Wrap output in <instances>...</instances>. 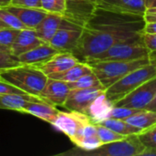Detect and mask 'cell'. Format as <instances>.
Returning a JSON list of instances; mask_svg holds the SVG:
<instances>
[{
	"instance_id": "6da1fadb",
	"label": "cell",
	"mask_w": 156,
	"mask_h": 156,
	"mask_svg": "<svg viewBox=\"0 0 156 156\" xmlns=\"http://www.w3.org/2000/svg\"><path fill=\"white\" fill-rule=\"evenodd\" d=\"M144 25L142 16L97 6L71 53L80 61L87 62L115 44L141 37Z\"/></svg>"
},
{
	"instance_id": "7a4b0ae2",
	"label": "cell",
	"mask_w": 156,
	"mask_h": 156,
	"mask_svg": "<svg viewBox=\"0 0 156 156\" xmlns=\"http://www.w3.org/2000/svg\"><path fill=\"white\" fill-rule=\"evenodd\" d=\"M0 80L27 94L39 97L47 83L48 76L36 66L19 64L0 69Z\"/></svg>"
},
{
	"instance_id": "3957f363",
	"label": "cell",
	"mask_w": 156,
	"mask_h": 156,
	"mask_svg": "<svg viewBox=\"0 0 156 156\" xmlns=\"http://www.w3.org/2000/svg\"><path fill=\"white\" fill-rule=\"evenodd\" d=\"M87 63L90 65L93 73L106 90L133 70L150 63V61L149 58H145L132 61L96 60Z\"/></svg>"
},
{
	"instance_id": "277c9868",
	"label": "cell",
	"mask_w": 156,
	"mask_h": 156,
	"mask_svg": "<svg viewBox=\"0 0 156 156\" xmlns=\"http://www.w3.org/2000/svg\"><path fill=\"white\" fill-rule=\"evenodd\" d=\"M145 149L146 148L140 141L138 135H130L121 141L104 144L91 151H84L78 148L62 153L59 155L142 156Z\"/></svg>"
},
{
	"instance_id": "5b68a950",
	"label": "cell",
	"mask_w": 156,
	"mask_h": 156,
	"mask_svg": "<svg viewBox=\"0 0 156 156\" xmlns=\"http://www.w3.org/2000/svg\"><path fill=\"white\" fill-rule=\"evenodd\" d=\"M155 76L156 64L148 63L133 70L119 81L106 89L105 94L111 101L115 102Z\"/></svg>"
},
{
	"instance_id": "8992f818",
	"label": "cell",
	"mask_w": 156,
	"mask_h": 156,
	"mask_svg": "<svg viewBox=\"0 0 156 156\" xmlns=\"http://www.w3.org/2000/svg\"><path fill=\"white\" fill-rule=\"evenodd\" d=\"M149 53L150 51L145 47L142 36L139 38L115 44L110 47L102 53L90 58L87 62L96 61V60L132 61V60H137V59L148 58Z\"/></svg>"
},
{
	"instance_id": "52a82bcc",
	"label": "cell",
	"mask_w": 156,
	"mask_h": 156,
	"mask_svg": "<svg viewBox=\"0 0 156 156\" xmlns=\"http://www.w3.org/2000/svg\"><path fill=\"white\" fill-rule=\"evenodd\" d=\"M90 122H92L85 113L75 111H69V112L59 111L51 124L57 130L67 135L74 144L81 130Z\"/></svg>"
},
{
	"instance_id": "ba28073f",
	"label": "cell",
	"mask_w": 156,
	"mask_h": 156,
	"mask_svg": "<svg viewBox=\"0 0 156 156\" xmlns=\"http://www.w3.org/2000/svg\"><path fill=\"white\" fill-rule=\"evenodd\" d=\"M156 94V76L136 88L124 98L113 102V106L144 110Z\"/></svg>"
},
{
	"instance_id": "9c48e42d",
	"label": "cell",
	"mask_w": 156,
	"mask_h": 156,
	"mask_svg": "<svg viewBox=\"0 0 156 156\" xmlns=\"http://www.w3.org/2000/svg\"><path fill=\"white\" fill-rule=\"evenodd\" d=\"M82 28V27L64 18L61 27L55 33L48 44L58 51L71 52L78 44Z\"/></svg>"
},
{
	"instance_id": "30bf717a",
	"label": "cell",
	"mask_w": 156,
	"mask_h": 156,
	"mask_svg": "<svg viewBox=\"0 0 156 156\" xmlns=\"http://www.w3.org/2000/svg\"><path fill=\"white\" fill-rule=\"evenodd\" d=\"M105 90H106L104 88L101 87L70 90L63 107H65L68 111L86 113L91 102Z\"/></svg>"
},
{
	"instance_id": "8fae6325",
	"label": "cell",
	"mask_w": 156,
	"mask_h": 156,
	"mask_svg": "<svg viewBox=\"0 0 156 156\" xmlns=\"http://www.w3.org/2000/svg\"><path fill=\"white\" fill-rule=\"evenodd\" d=\"M69 91L70 90L67 82L48 78L47 83L41 91L39 98L52 105L63 106Z\"/></svg>"
},
{
	"instance_id": "7c38bea8",
	"label": "cell",
	"mask_w": 156,
	"mask_h": 156,
	"mask_svg": "<svg viewBox=\"0 0 156 156\" xmlns=\"http://www.w3.org/2000/svg\"><path fill=\"white\" fill-rule=\"evenodd\" d=\"M78 62H80V60L71 52L58 51L48 60L36 67H37L43 73H45L48 77L52 74L63 72L77 64Z\"/></svg>"
},
{
	"instance_id": "4fadbf2b",
	"label": "cell",
	"mask_w": 156,
	"mask_h": 156,
	"mask_svg": "<svg viewBox=\"0 0 156 156\" xmlns=\"http://www.w3.org/2000/svg\"><path fill=\"white\" fill-rule=\"evenodd\" d=\"M42 44H45V42L37 36L35 29L25 28L19 30L16 37L9 48V53L17 57Z\"/></svg>"
},
{
	"instance_id": "5bb4252c",
	"label": "cell",
	"mask_w": 156,
	"mask_h": 156,
	"mask_svg": "<svg viewBox=\"0 0 156 156\" xmlns=\"http://www.w3.org/2000/svg\"><path fill=\"white\" fill-rule=\"evenodd\" d=\"M98 7L142 16L146 9L144 0H100Z\"/></svg>"
},
{
	"instance_id": "9a60e30c",
	"label": "cell",
	"mask_w": 156,
	"mask_h": 156,
	"mask_svg": "<svg viewBox=\"0 0 156 156\" xmlns=\"http://www.w3.org/2000/svg\"><path fill=\"white\" fill-rule=\"evenodd\" d=\"M5 7L10 12H12L27 28L33 29H35L48 14V12L42 8L23 7L12 5H9Z\"/></svg>"
},
{
	"instance_id": "2e32d148",
	"label": "cell",
	"mask_w": 156,
	"mask_h": 156,
	"mask_svg": "<svg viewBox=\"0 0 156 156\" xmlns=\"http://www.w3.org/2000/svg\"><path fill=\"white\" fill-rule=\"evenodd\" d=\"M58 52V49L50 46L48 43H45L17 56L16 58L20 64L39 66L48 60Z\"/></svg>"
},
{
	"instance_id": "e0dca14e",
	"label": "cell",
	"mask_w": 156,
	"mask_h": 156,
	"mask_svg": "<svg viewBox=\"0 0 156 156\" xmlns=\"http://www.w3.org/2000/svg\"><path fill=\"white\" fill-rule=\"evenodd\" d=\"M58 112L59 111L56 108L55 105H52L45 101L41 98L36 101H28L21 111V112L23 113H28L34 115L37 118L45 121L50 124L56 118Z\"/></svg>"
},
{
	"instance_id": "ac0fdd59",
	"label": "cell",
	"mask_w": 156,
	"mask_h": 156,
	"mask_svg": "<svg viewBox=\"0 0 156 156\" xmlns=\"http://www.w3.org/2000/svg\"><path fill=\"white\" fill-rule=\"evenodd\" d=\"M112 107L113 102L107 98L104 91L91 102L85 114L90 118L93 123H99L109 118Z\"/></svg>"
},
{
	"instance_id": "d6986e66",
	"label": "cell",
	"mask_w": 156,
	"mask_h": 156,
	"mask_svg": "<svg viewBox=\"0 0 156 156\" xmlns=\"http://www.w3.org/2000/svg\"><path fill=\"white\" fill-rule=\"evenodd\" d=\"M64 17L60 15L48 13L42 22L35 28L37 36L45 43H49L55 33L61 27Z\"/></svg>"
},
{
	"instance_id": "ffe728a7",
	"label": "cell",
	"mask_w": 156,
	"mask_h": 156,
	"mask_svg": "<svg viewBox=\"0 0 156 156\" xmlns=\"http://www.w3.org/2000/svg\"><path fill=\"white\" fill-rule=\"evenodd\" d=\"M39 97L29 94L0 93V109L13 110L21 112L25 105L30 101H36Z\"/></svg>"
},
{
	"instance_id": "44dd1931",
	"label": "cell",
	"mask_w": 156,
	"mask_h": 156,
	"mask_svg": "<svg viewBox=\"0 0 156 156\" xmlns=\"http://www.w3.org/2000/svg\"><path fill=\"white\" fill-rule=\"evenodd\" d=\"M92 72H93L92 69L89 63L84 62V61H80L77 64H75L74 66H72L71 68H69V69H67L63 72L49 75L48 78L59 80L65 81L67 83H69V82H73V81L77 80L78 79H80V77H82L86 74H90Z\"/></svg>"
},
{
	"instance_id": "7402d4cb",
	"label": "cell",
	"mask_w": 156,
	"mask_h": 156,
	"mask_svg": "<svg viewBox=\"0 0 156 156\" xmlns=\"http://www.w3.org/2000/svg\"><path fill=\"white\" fill-rule=\"evenodd\" d=\"M129 124L143 130L144 132L156 126V112L140 110L124 120Z\"/></svg>"
},
{
	"instance_id": "603a6c76",
	"label": "cell",
	"mask_w": 156,
	"mask_h": 156,
	"mask_svg": "<svg viewBox=\"0 0 156 156\" xmlns=\"http://www.w3.org/2000/svg\"><path fill=\"white\" fill-rule=\"evenodd\" d=\"M99 124L103 125L122 135L124 136H130V135H139L142 133H144L143 130L136 128L131 124H129L124 120L120 119H114V118H108L101 122Z\"/></svg>"
},
{
	"instance_id": "cb8c5ba5",
	"label": "cell",
	"mask_w": 156,
	"mask_h": 156,
	"mask_svg": "<svg viewBox=\"0 0 156 156\" xmlns=\"http://www.w3.org/2000/svg\"><path fill=\"white\" fill-rule=\"evenodd\" d=\"M68 86L69 90H79V89H89V88H94V87H101L104 88L102 84L101 83L98 77L92 72L90 74H86L77 80L73 82L68 83Z\"/></svg>"
},
{
	"instance_id": "d4e9b609",
	"label": "cell",
	"mask_w": 156,
	"mask_h": 156,
	"mask_svg": "<svg viewBox=\"0 0 156 156\" xmlns=\"http://www.w3.org/2000/svg\"><path fill=\"white\" fill-rule=\"evenodd\" d=\"M95 124H96V128H97L98 136H99L101 142L102 143V144L121 141L127 137V136L122 135V134H120L103 125H101L99 123H95Z\"/></svg>"
},
{
	"instance_id": "484cf974",
	"label": "cell",
	"mask_w": 156,
	"mask_h": 156,
	"mask_svg": "<svg viewBox=\"0 0 156 156\" xmlns=\"http://www.w3.org/2000/svg\"><path fill=\"white\" fill-rule=\"evenodd\" d=\"M0 20L8 27H12L17 30L27 28L12 12L5 7H0Z\"/></svg>"
},
{
	"instance_id": "4316f807",
	"label": "cell",
	"mask_w": 156,
	"mask_h": 156,
	"mask_svg": "<svg viewBox=\"0 0 156 156\" xmlns=\"http://www.w3.org/2000/svg\"><path fill=\"white\" fill-rule=\"evenodd\" d=\"M41 7L48 13L63 16L67 8V0H41Z\"/></svg>"
},
{
	"instance_id": "83f0119b",
	"label": "cell",
	"mask_w": 156,
	"mask_h": 156,
	"mask_svg": "<svg viewBox=\"0 0 156 156\" xmlns=\"http://www.w3.org/2000/svg\"><path fill=\"white\" fill-rule=\"evenodd\" d=\"M138 137L146 149L156 151V126L142 133Z\"/></svg>"
},
{
	"instance_id": "f1b7e54d",
	"label": "cell",
	"mask_w": 156,
	"mask_h": 156,
	"mask_svg": "<svg viewBox=\"0 0 156 156\" xmlns=\"http://www.w3.org/2000/svg\"><path fill=\"white\" fill-rule=\"evenodd\" d=\"M19 30L12 27H3L0 29V45L3 47L10 48L15 38L16 37Z\"/></svg>"
},
{
	"instance_id": "f546056e",
	"label": "cell",
	"mask_w": 156,
	"mask_h": 156,
	"mask_svg": "<svg viewBox=\"0 0 156 156\" xmlns=\"http://www.w3.org/2000/svg\"><path fill=\"white\" fill-rule=\"evenodd\" d=\"M140 110L138 109H131V108H124V107H116L113 106L112 111L110 112L109 118L125 120L128 117L132 116L133 114L138 112Z\"/></svg>"
},
{
	"instance_id": "4dcf8cb0",
	"label": "cell",
	"mask_w": 156,
	"mask_h": 156,
	"mask_svg": "<svg viewBox=\"0 0 156 156\" xmlns=\"http://www.w3.org/2000/svg\"><path fill=\"white\" fill-rule=\"evenodd\" d=\"M19 61L17 58L10 54L9 52L0 51V69L3 68H9L13 66L19 65Z\"/></svg>"
},
{
	"instance_id": "1f68e13d",
	"label": "cell",
	"mask_w": 156,
	"mask_h": 156,
	"mask_svg": "<svg viewBox=\"0 0 156 156\" xmlns=\"http://www.w3.org/2000/svg\"><path fill=\"white\" fill-rule=\"evenodd\" d=\"M10 5L16 6H23V7L42 8L41 0H11Z\"/></svg>"
},
{
	"instance_id": "d6a6232c",
	"label": "cell",
	"mask_w": 156,
	"mask_h": 156,
	"mask_svg": "<svg viewBox=\"0 0 156 156\" xmlns=\"http://www.w3.org/2000/svg\"><path fill=\"white\" fill-rule=\"evenodd\" d=\"M143 40L150 52L156 50V33H143Z\"/></svg>"
},
{
	"instance_id": "836d02e7",
	"label": "cell",
	"mask_w": 156,
	"mask_h": 156,
	"mask_svg": "<svg viewBox=\"0 0 156 156\" xmlns=\"http://www.w3.org/2000/svg\"><path fill=\"white\" fill-rule=\"evenodd\" d=\"M0 93H17V94H27L17 88L10 85L9 83L0 80Z\"/></svg>"
},
{
	"instance_id": "e575fe53",
	"label": "cell",
	"mask_w": 156,
	"mask_h": 156,
	"mask_svg": "<svg viewBox=\"0 0 156 156\" xmlns=\"http://www.w3.org/2000/svg\"><path fill=\"white\" fill-rule=\"evenodd\" d=\"M143 17L145 23H156V7L146 8Z\"/></svg>"
},
{
	"instance_id": "d590c367",
	"label": "cell",
	"mask_w": 156,
	"mask_h": 156,
	"mask_svg": "<svg viewBox=\"0 0 156 156\" xmlns=\"http://www.w3.org/2000/svg\"><path fill=\"white\" fill-rule=\"evenodd\" d=\"M143 33H156V23H145Z\"/></svg>"
},
{
	"instance_id": "8d00e7d4",
	"label": "cell",
	"mask_w": 156,
	"mask_h": 156,
	"mask_svg": "<svg viewBox=\"0 0 156 156\" xmlns=\"http://www.w3.org/2000/svg\"><path fill=\"white\" fill-rule=\"evenodd\" d=\"M144 110L152 111V112H156V94L154 95V99L150 101V103H149Z\"/></svg>"
},
{
	"instance_id": "74e56055",
	"label": "cell",
	"mask_w": 156,
	"mask_h": 156,
	"mask_svg": "<svg viewBox=\"0 0 156 156\" xmlns=\"http://www.w3.org/2000/svg\"><path fill=\"white\" fill-rule=\"evenodd\" d=\"M144 5L146 8L156 7V0H144Z\"/></svg>"
},
{
	"instance_id": "f35d334b",
	"label": "cell",
	"mask_w": 156,
	"mask_h": 156,
	"mask_svg": "<svg viewBox=\"0 0 156 156\" xmlns=\"http://www.w3.org/2000/svg\"><path fill=\"white\" fill-rule=\"evenodd\" d=\"M148 58H149V61H150V63L156 64V50L150 52V53H149Z\"/></svg>"
},
{
	"instance_id": "ab89813d",
	"label": "cell",
	"mask_w": 156,
	"mask_h": 156,
	"mask_svg": "<svg viewBox=\"0 0 156 156\" xmlns=\"http://www.w3.org/2000/svg\"><path fill=\"white\" fill-rule=\"evenodd\" d=\"M11 0H0V7H5L10 5Z\"/></svg>"
},
{
	"instance_id": "60d3db41",
	"label": "cell",
	"mask_w": 156,
	"mask_h": 156,
	"mask_svg": "<svg viewBox=\"0 0 156 156\" xmlns=\"http://www.w3.org/2000/svg\"><path fill=\"white\" fill-rule=\"evenodd\" d=\"M0 51H4V52H9V48L6 47H3L0 45Z\"/></svg>"
},
{
	"instance_id": "b9f144b4",
	"label": "cell",
	"mask_w": 156,
	"mask_h": 156,
	"mask_svg": "<svg viewBox=\"0 0 156 156\" xmlns=\"http://www.w3.org/2000/svg\"><path fill=\"white\" fill-rule=\"evenodd\" d=\"M3 27H6V25H5V24L0 20V29L3 28Z\"/></svg>"
},
{
	"instance_id": "7bdbcfd3",
	"label": "cell",
	"mask_w": 156,
	"mask_h": 156,
	"mask_svg": "<svg viewBox=\"0 0 156 156\" xmlns=\"http://www.w3.org/2000/svg\"><path fill=\"white\" fill-rule=\"evenodd\" d=\"M86 1H93V2H97V3H99V1H100V0H86Z\"/></svg>"
}]
</instances>
